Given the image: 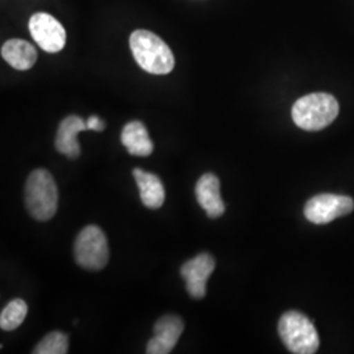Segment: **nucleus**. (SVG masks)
I'll return each mask as SVG.
<instances>
[{
  "instance_id": "obj_1",
  "label": "nucleus",
  "mask_w": 354,
  "mask_h": 354,
  "mask_svg": "<svg viewBox=\"0 0 354 354\" xmlns=\"http://www.w3.org/2000/svg\"><path fill=\"white\" fill-rule=\"evenodd\" d=\"M130 49L140 68L153 75H167L175 67L174 53L155 33L138 29L130 36Z\"/></svg>"
},
{
  "instance_id": "obj_2",
  "label": "nucleus",
  "mask_w": 354,
  "mask_h": 354,
  "mask_svg": "<svg viewBox=\"0 0 354 354\" xmlns=\"http://www.w3.org/2000/svg\"><path fill=\"white\" fill-rule=\"evenodd\" d=\"M339 114V102L328 93H310L294 104L291 115L295 125L317 131L330 125Z\"/></svg>"
},
{
  "instance_id": "obj_3",
  "label": "nucleus",
  "mask_w": 354,
  "mask_h": 354,
  "mask_svg": "<svg viewBox=\"0 0 354 354\" xmlns=\"http://www.w3.org/2000/svg\"><path fill=\"white\" fill-rule=\"evenodd\" d=\"M26 206L36 221L51 219L58 207V188L46 169H35L26 180Z\"/></svg>"
},
{
  "instance_id": "obj_4",
  "label": "nucleus",
  "mask_w": 354,
  "mask_h": 354,
  "mask_svg": "<svg viewBox=\"0 0 354 354\" xmlns=\"http://www.w3.org/2000/svg\"><path fill=\"white\" fill-rule=\"evenodd\" d=\"M279 333L291 353L314 354L319 349L317 329L308 317L298 311H289L281 317Z\"/></svg>"
},
{
  "instance_id": "obj_5",
  "label": "nucleus",
  "mask_w": 354,
  "mask_h": 354,
  "mask_svg": "<svg viewBox=\"0 0 354 354\" xmlns=\"http://www.w3.org/2000/svg\"><path fill=\"white\" fill-rule=\"evenodd\" d=\"M74 254L77 266L87 270L105 268L109 260V248L102 228L95 225L83 228L76 236Z\"/></svg>"
},
{
  "instance_id": "obj_6",
  "label": "nucleus",
  "mask_w": 354,
  "mask_h": 354,
  "mask_svg": "<svg viewBox=\"0 0 354 354\" xmlns=\"http://www.w3.org/2000/svg\"><path fill=\"white\" fill-rule=\"evenodd\" d=\"M354 210V201L348 196L319 194L310 198L304 206V216L315 225H327L329 222L348 215Z\"/></svg>"
},
{
  "instance_id": "obj_7",
  "label": "nucleus",
  "mask_w": 354,
  "mask_h": 354,
  "mask_svg": "<svg viewBox=\"0 0 354 354\" xmlns=\"http://www.w3.org/2000/svg\"><path fill=\"white\" fill-rule=\"evenodd\" d=\"M29 32L42 50L58 53L66 45V30L49 13H35L29 20Z\"/></svg>"
},
{
  "instance_id": "obj_8",
  "label": "nucleus",
  "mask_w": 354,
  "mask_h": 354,
  "mask_svg": "<svg viewBox=\"0 0 354 354\" xmlns=\"http://www.w3.org/2000/svg\"><path fill=\"white\" fill-rule=\"evenodd\" d=\"M215 260L210 253L203 252L181 266V277L185 281L187 291L193 299H203L206 295L207 279L214 272Z\"/></svg>"
},
{
  "instance_id": "obj_9",
  "label": "nucleus",
  "mask_w": 354,
  "mask_h": 354,
  "mask_svg": "<svg viewBox=\"0 0 354 354\" xmlns=\"http://www.w3.org/2000/svg\"><path fill=\"white\" fill-rule=\"evenodd\" d=\"M184 332V320L178 315H165L153 327V337L147 344L146 353H171Z\"/></svg>"
},
{
  "instance_id": "obj_10",
  "label": "nucleus",
  "mask_w": 354,
  "mask_h": 354,
  "mask_svg": "<svg viewBox=\"0 0 354 354\" xmlns=\"http://www.w3.org/2000/svg\"><path fill=\"white\" fill-rule=\"evenodd\" d=\"M196 197L209 218L215 219L225 213V203L221 197V183L214 174H205L196 185Z\"/></svg>"
},
{
  "instance_id": "obj_11",
  "label": "nucleus",
  "mask_w": 354,
  "mask_h": 354,
  "mask_svg": "<svg viewBox=\"0 0 354 354\" xmlns=\"http://www.w3.org/2000/svg\"><path fill=\"white\" fill-rule=\"evenodd\" d=\"M88 130L87 121L79 115H68L59 124L55 149L59 153L67 156L68 159H76L80 156V145L77 142V134L80 131Z\"/></svg>"
},
{
  "instance_id": "obj_12",
  "label": "nucleus",
  "mask_w": 354,
  "mask_h": 354,
  "mask_svg": "<svg viewBox=\"0 0 354 354\" xmlns=\"http://www.w3.org/2000/svg\"><path fill=\"white\" fill-rule=\"evenodd\" d=\"M3 59L12 66L13 68L26 71L32 68L37 62L38 54L36 48L24 39H8L1 46Z\"/></svg>"
},
{
  "instance_id": "obj_13",
  "label": "nucleus",
  "mask_w": 354,
  "mask_h": 354,
  "mask_svg": "<svg viewBox=\"0 0 354 354\" xmlns=\"http://www.w3.org/2000/svg\"><path fill=\"white\" fill-rule=\"evenodd\" d=\"M136 183L140 189V200L149 209H159L165 200V185L162 180L153 174L145 172L140 168L133 171Z\"/></svg>"
},
{
  "instance_id": "obj_14",
  "label": "nucleus",
  "mask_w": 354,
  "mask_h": 354,
  "mask_svg": "<svg viewBox=\"0 0 354 354\" xmlns=\"http://www.w3.org/2000/svg\"><path fill=\"white\" fill-rule=\"evenodd\" d=\"M121 142L127 152L134 156H150L153 151V143L146 127L140 121H131L125 125L121 133Z\"/></svg>"
},
{
  "instance_id": "obj_15",
  "label": "nucleus",
  "mask_w": 354,
  "mask_h": 354,
  "mask_svg": "<svg viewBox=\"0 0 354 354\" xmlns=\"http://www.w3.org/2000/svg\"><path fill=\"white\" fill-rule=\"evenodd\" d=\"M28 306L20 298L13 299L7 304L0 315V327L3 330H13L19 328L26 320Z\"/></svg>"
},
{
  "instance_id": "obj_16",
  "label": "nucleus",
  "mask_w": 354,
  "mask_h": 354,
  "mask_svg": "<svg viewBox=\"0 0 354 354\" xmlns=\"http://www.w3.org/2000/svg\"><path fill=\"white\" fill-rule=\"evenodd\" d=\"M67 352H68V336L59 330H54L49 335H46L33 349L35 354H64Z\"/></svg>"
},
{
  "instance_id": "obj_17",
  "label": "nucleus",
  "mask_w": 354,
  "mask_h": 354,
  "mask_svg": "<svg viewBox=\"0 0 354 354\" xmlns=\"http://www.w3.org/2000/svg\"><path fill=\"white\" fill-rule=\"evenodd\" d=\"M87 127L88 130H93V131H104L105 129V122L102 121V118H99L97 115H91L87 120Z\"/></svg>"
}]
</instances>
